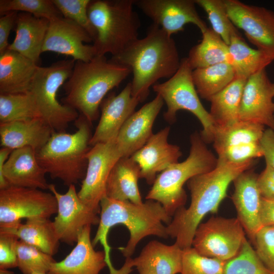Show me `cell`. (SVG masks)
I'll return each mask as SVG.
<instances>
[{
    "mask_svg": "<svg viewBox=\"0 0 274 274\" xmlns=\"http://www.w3.org/2000/svg\"><path fill=\"white\" fill-rule=\"evenodd\" d=\"M17 267L22 274L47 273L56 261L52 256L19 239L16 246Z\"/></svg>",
    "mask_w": 274,
    "mask_h": 274,
    "instance_id": "8d00e7d4",
    "label": "cell"
},
{
    "mask_svg": "<svg viewBox=\"0 0 274 274\" xmlns=\"http://www.w3.org/2000/svg\"><path fill=\"white\" fill-rule=\"evenodd\" d=\"M255 161L233 163L217 160L213 169L189 180L187 184L191 194L190 204L176 211L166 226L168 236L175 238V243L182 249L192 247L195 230L202 219L209 213L218 211L230 184L241 173L251 169Z\"/></svg>",
    "mask_w": 274,
    "mask_h": 274,
    "instance_id": "6da1fadb",
    "label": "cell"
},
{
    "mask_svg": "<svg viewBox=\"0 0 274 274\" xmlns=\"http://www.w3.org/2000/svg\"><path fill=\"white\" fill-rule=\"evenodd\" d=\"M170 127L153 133L147 143L131 156L140 168V178L149 185L154 182L157 174L179 162L182 152L179 146L168 143Z\"/></svg>",
    "mask_w": 274,
    "mask_h": 274,
    "instance_id": "ffe728a7",
    "label": "cell"
},
{
    "mask_svg": "<svg viewBox=\"0 0 274 274\" xmlns=\"http://www.w3.org/2000/svg\"><path fill=\"white\" fill-rule=\"evenodd\" d=\"M93 42L89 33L79 25L63 16L49 20L42 53L54 52L70 56L76 61L87 62L96 56Z\"/></svg>",
    "mask_w": 274,
    "mask_h": 274,
    "instance_id": "2e32d148",
    "label": "cell"
},
{
    "mask_svg": "<svg viewBox=\"0 0 274 274\" xmlns=\"http://www.w3.org/2000/svg\"><path fill=\"white\" fill-rule=\"evenodd\" d=\"M183 249L176 243L167 245L158 241L149 242L140 255L126 258L123 265L110 274H129L135 267L139 274H177L180 273Z\"/></svg>",
    "mask_w": 274,
    "mask_h": 274,
    "instance_id": "ac0fdd59",
    "label": "cell"
},
{
    "mask_svg": "<svg viewBox=\"0 0 274 274\" xmlns=\"http://www.w3.org/2000/svg\"><path fill=\"white\" fill-rule=\"evenodd\" d=\"M163 104L162 98L157 94L125 122L115 139L122 157H130L147 143L153 134L154 122Z\"/></svg>",
    "mask_w": 274,
    "mask_h": 274,
    "instance_id": "7402d4cb",
    "label": "cell"
},
{
    "mask_svg": "<svg viewBox=\"0 0 274 274\" xmlns=\"http://www.w3.org/2000/svg\"><path fill=\"white\" fill-rule=\"evenodd\" d=\"M257 185L262 198L274 200V168L266 165L258 176Z\"/></svg>",
    "mask_w": 274,
    "mask_h": 274,
    "instance_id": "bcb514c9",
    "label": "cell"
},
{
    "mask_svg": "<svg viewBox=\"0 0 274 274\" xmlns=\"http://www.w3.org/2000/svg\"><path fill=\"white\" fill-rule=\"evenodd\" d=\"M264 130L262 125L239 120L226 127L215 128L213 146L218 153L228 147L260 142Z\"/></svg>",
    "mask_w": 274,
    "mask_h": 274,
    "instance_id": "836d02e7",
    "label": "cell"
},
{
    "mask_svg": "<svg viewBox=\"0 0 274 274\" xmlns=\"http://www.w3.org/2000/svg\"><path fill=\"white\" fill-rule=\"evenodd\" d=\"M91 227L83 229L74 248L63 260L53 263L47 274H99L107 266L105 251L94 249Z\"/></svg>",
    "mask_w": 274,
    "mask_h": 274,
    "instance_id": "cb8c5ba5",
    "label": "cell"
},
{
    "mask_svg": "<svg viewBox=\"0 0 274 274\" xmlns=\"http://www.w3.org/2000/svg\"><path fill=\"white\" fill-rule=\"evenodd\" d=\"M57 213V200L51 192L12 186L0 189V226L16 225L24 218L49 219Z\"/></svg>",
    "mask_w": 274,
    "mask_h": 274,
    "instance_id": "8fae6325",
    "label": "cell"
},
{
    "mask_svg": "<svg viewBox=\"0 0 274 274\" xmlns=\"http://www.w3.org/2000/svg\"><path fill=\"white\" fill-rule=\"evenodd\" d=\"M274 83L265 69L249 77L245 84L239 119L267 126L274 130Z\"/></svg>",
    "mask_w": 274,
    "mask_h": 274,
    "instance_id": "e0dca14e",
    "label": "cell"
},
{
    "mask_svg": "<svg viewBox=\"0 0 274 274\" xmlns=\"http://www.w3.org/2000/svg\"><path fill=\"white\" fill-rule=\"evenodd\" d=\"M73 133L54 132L48 142L36 152L38 162L52 179L70 186L83 180L86 174V155L90 149V125L82 114L75 121Z\"/></svg>",
    "mask_w": 274,
    "mask_h": 274,
    "instance_id": "5b68a950",
    "label": "cell"
},
{
    "mask_svg": "<svg viewBox=\"0 0 274 274\" xmlns=\"http://www.w3.org/2000/svg\"><path fill=\"white\" fill-rule=\"evenodd\" d=\"M202 33V40L190 50L187 57L194 70L229 61L228 46L212 28Z\"/></svg>",
    "mask_w": 274,
    "mask_h": 274,
    "instance_id": "1f68e13d",
    "label": "cell"
},
{
    "mask_svg": "<svg viewBox=\"0 0 274 274\" xmlns=\"http://www.w3.org/2000/svg\"><path fill=\"white\" fill-rule=\"evenodd\" d=\"M253 244L259 258L274 272V225L263 226L256 234Z\"/></svg>",
    "mask_w": 274,
    "mask_h": 274,
    "instance_id": "7bdbcfd3",
    "label": "cell"
},
{
    "mask_svg": "<svg viewBox=\"0 0 274 274\" xmlns=\"http://www.w3.org/2000/svg\"><path fill=\"white\" fill-rule=\"evenodd\" d=\"M0 231L13 233L19 239L50 255L53 256L58 252L60 241L53 222L49 218H28L25 223L0 226Z\"/></svg>",
    "mask_w": 274,
    "mask_h": 274,
    "instance_id": "f1b7e54d",
    "label": "cell"
},
{
    "mask_svg": "<svg viewBox=\"0 0 274 274\" xmlns=\"http://www.w3.org/2000/svg\"><path fill=\"white\" fill-rule=\"evenodd\" d=\"M196 5L204 10L212 29L229 46L235 35H241L230 20L224 0H195Z\"/></svg>",
    "mask_w": 274,
    "mask_h": 274,
    "instance_id": "d590c367",
    "label": "cell"
},
{
    "mask_svg": "<svg viewBox=\"0 0 274 274\" xmlns=\"http://www.w3.org/2000/svg\"><path fill=\"white\" fill-rule=\"evenodd\" d=\"M49 24L47 18L24 12L18 13L16 36L8 49L21 54L38 64Z\"/></svg>",
    "mask_w": 274,
    "mask_h": 274,
    "instance_id": "484cf974",
    "label": "cell"
},
{
    "mask_svg": "<svg viewBox=\"0 0 274 274\" xmlns=\"http://www.w3.org/2000/svg\"><path fill=\"white\" fill-rule=\"evenodd\" d=\"M224 274H274L260 260L246 239L238 253L225 263Z\"/></svg>",
    "mask_w": 274,
    "mask_h": 274,
    "instance_id": "74e56055",
    "label": "cell"
},
{
    "mask_svg": "<svg viewBox=\"0 0 274 274\" xmlns=\"http://www.w3.org/2000/svg\"><path fill=\"white\" fill-rule=\"evenodd\" d=\"M192 71L187 58H183L178 70L172 77L163 83H156L152 88L166 105L167 110L164 114L165 120L173 123L178 111H189L201 124V139L206 144L210 143L213 141L215 127L210 113L199 99L192 80Z\"/></svg>",
    "mask_w": 274,
    "mask_h": 274,
    "instance_id": "9c48e42d",
    "label": "cell"
},
{
    "mask_svg": "<svg viewBox=\"0 0 274 274\" xmlns=\"http://www.w3.org/2000/svg\"><path fill=\"white\" fill-rule=\"evenodd\" d=\"M133 0L91 1L88 14L96 31V56L116 55L138 39L141 21Z\"/></svg>",
    "mask_w": 274,
    "mask_h": 274,
    "instance_id": "8992f818",
    "label": "cell"
},
{
    "mask_svg": "<svg viewBox=\"0 0 274 274\" xmlns=\"http://www.w3.org/2000/svg\"><path fill=\"white\" fill-rule=\"evenodd\" d=\"M258 176L251 168L233 181L234 190L232 200L237 218L253 243L256 234L263 227L260 217L262 196L257 185Z\"/></svg>",
    "mask_w": 274,
    "mask_h": 274,
    "instance_id": "603a6c76",
    "label": "cell"
},
{
    "mask_svg": "<svg viewBox=\"0 0 274 274\" xmlns=\"http://www.w3.org/2000/svg\"><path fill=\"white\" fill-rule=\"evenodd\" d=\"M18 13L16 11L9 12L0 17V54L8 48V37L16 24Z\"/></svg>",
    "mask_w": 274,
    "mask_h": 274,
    "instance_id": "f6af8a7d",
    "label": "cell"
},
{
    "mask_svg": "<svg viewBox=\"0 0 274 274\" xmlns=\"http://www.w3.org/2000/svg\"><path fill=\"white\" fill-rule=\"evenodd\" d=\"M38 117H40L39 113L32 97L28 92L0 94V123Z\"/></svg>",
    "mask_w": 274,
    "mask_h": 274,
    "instance_id": "e575fe53",
    "label": "cell"
},
{
    "mask_svg": "<svg viewBox=\"0 0 274 274\" xmlns=\"http://www.w3.org/2000/svg\"><path fill=\"white\" fill-rule=\"evenodd\" d=\"M0 274H14L13 272L8 269H0Z\"/></svg>",
    "mask_w": 274,
    "mask_h": 274,
    "instance_id": "681fc988",
    "label": "cell"
},
{
    "mask_svg": "<svg viewBox=\"0 0 274 274\" xmlns=\"http://www.w3.org/2000/svg\"><path fill=\"white\" fill-rule=\"evenodd\" d=\"M192 80L198 94L207 100L218 93L235 78L234 71L224 62L192 71Z\"/></svg>",
    "mask_w": 274,
    "mask_h": 274,
    "instance_id": "d6a6232c",
    "label": "cell"
},
{
    "mask_svg": "<svg viewBox=\"0 0 274 274\" xmlns=\"http://www.w3.org/2000/svg\"><path fill=\"white\" fill-rule=\"evenodd\" d=\"M21 11L49 20L63 16L52 0H1L0 14Z\"/></svg>",
    "mask_w": 274,
    "mask_h": 274,
    "instance_id": "f35d334b",
    "label": "cell"
},
{
    "mask_svg": "<svg viewBox=\"0 0 274 274\" xmlns=\"http://www.w3.org/2000/svg\"><path fill=\"white\" fill-rule=\"evenodd\" d=\"M38 65L12 50L0 54V94L28 92Z\"/></svg>",
    "mask_w": 274,
    "mask_h": 274,
    "instance_id": "4316f807",
    "label": "cell"
},
{
    "mask_svg": "<svg viewBox=\"0 0 274 274\" xmlns=\"http://www.w3.org/2000/svg\"><path fill=\"white\" fill-rule=\"evenodd\" d=\"M100 207L99 223L92 243L94 247L98 243L103 246L109 269L114 267L108 241L109 230L113 226L122 224L129 231L130 237L126 246L119 248L126 258L131 257L139 243L147 236L163 238L169 237L163 223L167 225L172 217L158 201L148 200L141 204H135L128 201L114 200L106 196L101 199Z\"/></svg>",
    "mask_w": 274,
    "mask_h": 274,
    "instance_id": "3957f363",
    "label": "cell"
},
{
    "mask_svg": "<svg viewBox=\"0 0 274 274\" xmlns=\"http://www.w3.org/2000/svg\"><path fill=\"white\" fill-rule=\"evenodd\" d=\"M63 17L71 19L84 29L95 40L96 31L88 14L91 0H52Z\"/></svg>",
    "mask_w": 274,
    "mask_h": 274,
    "instance_id": "60d3db41",
    "label": "cell"
},
{
    "mask_svg": "<svg viewBox=\"0 0 274 274\" xmlns=\"http://www.w3.org/2000/svg\"><path fill=\"white\" fill-rule=\"evenodd\" d=\"M146 16L170 36L182 31L187 24L203 32L208 27L196 9L195 0H133Z\"/></svg>",
    "mask_w": 274,
    "mask_h": 274,
    "instance_id": "9a60e30c",
    "label": "cell"
},
{
    "mask_svg": "<svg viewBox=\"0 0 274 274\" xmlns=\"http://www.w3.org/2000/svg\"><path fill=\"white\" fill-rule=\"evenodd\" d=\"M260 143L266 165L274 168V130L265 129Z\"/></svg>",
    "mask_w": 274,
    "mask_h": 274,
    "instance_id": "7dc6e473",
    "label": "cell"
},
{
    "mask_svg": "<svg viewBox=\"0 0 274 274\" xmlns=\"http://www.w3.org/2000/svg\"><path fill=\"white\" fill-rule=\"evenodd\" d=\"M54 132L40 117L0 123L1 145L12 150L30 147L37 152L48 142Z\"/></svg>",
    "mask_w": 274,
    "mask_h": 274,
    "instance_id": "d4e9b609",
    "label": "cell"
},
{
    "mask_svg": "<svg viewBox=\"0 0 274 274\" xmlns=\"http://www.w3.org/2000/svg\"><path fill=\"white\" fill-rule=\"evenodd\" d=\"M49 190L57 202V215L53 222L60 242L73 245L85 226L99 224L98 214L80 199L75 185L68 186L64 194L59 193L54 184H50Z\"/></svg>",
    "mask_w": 274,
    "mask_h": 274,
    "instance_id": "5bb4252c",
    "label": "cell"
},
{
    "mask_svg": "<svg viewBox=\"0 0 274 274\" xmlns=\"http://www.w3.org/2000/svg\"><path fill=\"white\" fill-rule=\"evenodd\" d=\"M140 102L132 96L131 83H128L119 94L111 93L105 98L100 106V120L89 145L93 146L116 139L121 128L135 112Z\"/></svg>",
    "mask_w": 274,
    "mask_h": 274,
    "instance_id": "44dd1931",
    "label": "cell"
},
{
    "mask_svg": "<svg viewBox=\"0 0 274 274\" xmlns=\"http://www.w3.org/2000/svg\"><path fill=\"white\" fill-rule=\"evenodd\" d=\"M247 80L235 77L228 85L209 100L211 102L209 113L215 128L226 127L239 120V108Z\"/></svg>",
    "mask_w": 274,
    "mask_h": 274,
    "instance_id": "f546056e",
    "label": "cell"
},
{
    "mask_svg": "<svg viewBox=\"0 0 274 274\" xmlns=\"http://www.w3.org/2000/svg\"><path fill=\"white\" fill-rule=\"evenodd\" d=\"M46 174L38 161L36 150L27 147L14 149L0 172V189L9 186L49 189Z\"/></svg>",
    "mask_w": 274,
    "mask_h": 274,
    "instance_id": "d6986e66",
    "label": "cell"
},
{
    "mask_svg": "<svg viewBox=\"0 0 274 274\" xmlns=\"http://www.w3.org/2000/svg\"><path fill=\"white\" fill-rule=\"evenodd\" d=\"M140 168L130 157H121L113 166L107 180L106 196L111 199L135 204L143 202L139 191Z\"/></svg>",
    "mask_w": 274,
    "mask_h": 274,
    "instance_id": "83f0119b",
    "label": "cell"
},
{
    "mask_svg": "<svg viewBox=\"0 0 274 274\" xmlns=\"http://www.w3.org/2000/svg\"><path fill=\"white\" fill-rule=\"evenodd\" d=\"M129 68L115 64L106 56L85 62L76 61L72 74L64 83L63 104L80 112L91 124L99 115L104 97L130 74Z\"/></svg>",
    "mask_w": 274,
    "mask_h": 274,
    "instance_id": "277c9868",
    "label": "cell"
},
{
    "mask_svg": "<svg viewBox=\"0 0 274 274\" xmlns=\"http://www.w3.org/2000/svg\"><path fill=\"white\" fill-rule=\"evenodd\" d=\"M19 239L13 233L0 231V269L17 267L16 246Z\"/></svg>",
    "mask_w": 274,
    "mask_h": 274,
    "instance_id": "ee69618b",
    "label": "cell"
},
{
    "mask_svg": "<svg viewBox=\"0 0 274 274\" xmlns=\"http://www.w3.org/2000/svg\"><path fill=\"white\" fill-rule=\"evenodd\" d=\"M75 62L64 59L48 66H38L28 91L40 117L55 132L65 131L79 116L76 110L60 104L57 98V91L71 76Z\"/></svg>",
    "mask_w": 274,
    "mask_h": 274,
    "instance_id": "ba28073f",
    "label": "cell"
},
{
    "mask_svg": "<svg viewBox=\"0 0 274 274\" xmlns=\"http://www.w3.org/2000/svg\"><path fill=\"white\" fill-rule=\"evenodd\" d=\"M121 157L115 139L92 146L86 155V172L78 195L85 204L97 214L100 211V201L106 196L109 174L115 163Z\"/></svg>",
    "mask_w": 274,
    "mask_h": 274,
    "instance_id": "7c38bea8",
    "label": "cell"
},
{
    "mask_svg": "<svg viewBox=\"0 0 274 274\" xmlns=\"http://www.w3.org/2000/svg\"><path fill=\"white\" fill-rule=\"evenodd\" d=\"M226 261L203 256L193 248L183 249L180 274H224Z\"/></svg>",
    "mask_w": 274,
    "mask_h": 274,
    "instance_id": "ab89813d",
    "label": "cell"
},
{
    "mask_svg": "<svg viewBox=\"0 0 274 274\" xmlns=\"http://www.w3.org/2000/svg\"><path fill=\"white\" fill-rule=\"evenodd\" d=\"M260 217L262 226L274 225V200L262 197Z\"/></svg>",
    "mask_w": 274,
    "mask_h": 274,
    "instance_id": "c3c4849f",
    "label": "cell"
},
{
    "mask_svg": "<svg viewBox=\"0 0 274 274\" xmlns=\"http://www.w3.org/2000/svg\"><path fill=\"white\" fill-rule=\"evenodd\" d=\"M33 274H47V273H33Z\"/></svg>",
    "mask_w": 274,
    "mask_h": 274,
    "instance_id": "f907efd6",
    "label": "cell"
},
{
    "mask_svg": "<svg viewBox=\"0 0 274 274\" xmlns=\"http://www.w3.org/2000/svg\"><path fill=\"white\" fill-rule=\"evenodd\" d=\"M260 142L228 147L217 153V160L241 163L262 157L263 152Z\"/></svg>",
    "mask_w": 274,
    "mask_h": 274,
    "instance_id": "b9f144b4",
    "label": "cell"
},
{
    "mask_svg": "<svg viewBox=\"0 0 274 274\" xmlns=\"http://www.w3.org/2000/svg\"><path fill=\"white\" fill-rule=\"evenodd\" d=\"M245 233L237 218L212 217L198 226L192 247L201 255L227 261L239 252Z\"/></svg>",
    "mask_w": 274,
    "mask_h": 274,
    "instance_id": "30bf717a",
    "label": "cell"
},
{
    "mask_svg": "<svg viewBox=\"0 0 274 274\" xmlns=\"http://www.w3.org/2000/svg\"><path fill=\"white\" fill-rule=\"evenodd\" d=\"M190 144L188 157L157 175L146 197L147 200L159 202L172 217L186 203L185 183L195 176L212 170L217 164V158L207 148L200 134L193 133Z\"/></svg>",
    "mask_w": 274,
    "mask_h": 274,
    "instance_id": "52a82bcc",
    "label": "cell"
},
{
    "mask_svg": "<svg viewBox=\"0 0 274 274\" xmlns=\"http://www.w3.org/2000/svg\"><path fill=\"white\" fill-rule=\"evenodd\" d=\"M181 60L172 37L154 23L145 37L137 39L109 59L130 69L133 74L131 94L140 102L145 100L150 88L159 80L168 79L177 72Z\"/></svg>",
    "mask_w": 274,
    "mask_h": 274,
    "instance_id": "7a4b0ae2",
    "label": "cell"
},
{
    "mask_svg": "<svg viewBox=\"0 0 274 274\" xmlns=\"http://www.w3.org/2000/svg\"><path fill=\"white\" fill-rule=\"evenodd\" d=\"M228 50L229 63L233 67L236 77L247 79L265 69L273 61L263 52L250 47L241 35L232 37Z\"/></svg>",
    "mask_w": 274,
    "mask_h": 274,
    "instance_id": "4dcf8cb0",
    "label": "cell"
},
{
    "mask_svg": "<svg viewBox=\"0 0 274 274\" xmlns=\"http://www.w3.org/2000/svg\"><path fill=\"white\" fill-rule=\"evenodd\" d=\"M228 15L248 40L274 60V12L237 0H224Z\"/></svg>",
    "mask_w": 274,
    "mask_h": 274,
    "instance_id": "4fadbf2b",
    "label": "cell"
}]
</instances>
